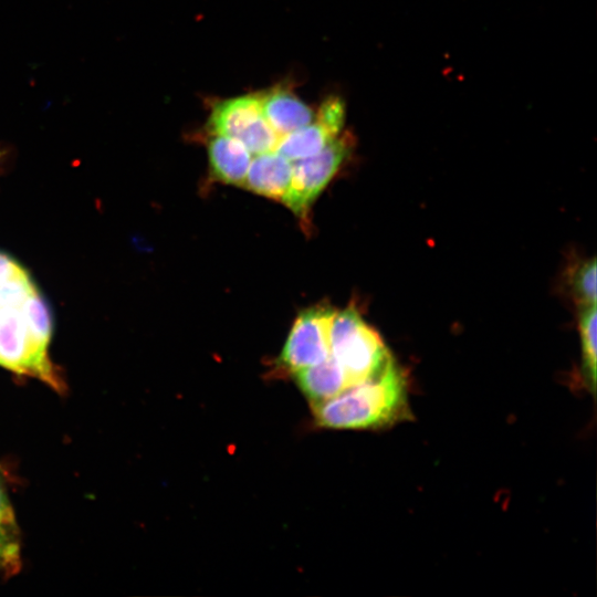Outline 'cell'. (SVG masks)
I'll return each instance as SVG.
<instances>
[{
    "instance_id": "8",
    "label": "cell",
    "mask_w": 597,
    "mask_h": 597,
    "mask_svg": "<svg viewBox=\"0 0 597 597\" xmlns=\"http://www.w3.org/2000/svg\"><path fill=\"white\" fill-rule=\"evenodd\" d=\"M259 96L262 113L280 138L314 119L312 108L287 87L276 86Z\"/></svg>"
},
{
    "instance_id": "2",
    "label": "cell",
    "mask_w": 597,
    "mask_h": 597,
    "mask_svg": "<svg viewBox=\"0 0 597 597\" xmlns=\"http://www.w3.org/2000/svg\"><path fill=\"white\" fill-rule=\"evenodd\" d=\"M312 410L316 425L328 429H378L411 417L405 377L394 359Z\"/></svg>"
},
{
    "instance_id": "14",
    "label": "cell",
    "mask_w": 597,
    "mask_h": 597,
    "mask_svg": "<svg viewBox=\"0 0 597 597\" xmlns=\"http://www.w3.org/2000/svg\"><path fill=\"white\" fill-rule=\"evenodd\" d=\"M0 541L20 545L19 528L6 483L0 474Z\"/></svg>"
},
{
    "instance_id": "16",
    "label": "cell",
    "mask_w": 597,
    "mask_h": 597,
    "mask_svg": "<svg viewBox=\"0 0 597 597\" xmlns=\"http://www.w3.org/2000/svg\"><path fill=\"white\" fill-rule=\"evenodd\" d=\"M20 566V545L0 541V576H11Z\"/></svg>"
},
{
    "instance_id": "11",
    "label": "cell",
    "mask_w": 597,
    "mask_h": 597,
    "mask_svg": "<svg viewBox=\"0 0 597 597\" xmlns=\"http://www.w3.org/2000/svg\"><path fill=\"white\" fill-rule=\"evenodd\" d=\"M338 135L314 118L310 124L282 136L275 150L293 161L318 153Z\"/></svg>"
},
{
    "instance_id": "9",
    "label": "cell",
    "mask_w": 597,
    "mask_h": 597,
    "mask_svg": "<svg viewBox=\"0 0 597 597\" xmlns=\"http://www.w3.org/2000/svg\"><path fill=\"white\" fill-rule=\"evenodd\" d=\"M211 135L207 145L211 175L218 181L242 187L253 155L234 138Z\"/></svg>"
},
{
    "instance_id": "4",
    "label": "cell",
    "mask_w": 597,
    "mask_h": 597,
    "mask_svg": "<svg viewBox=\"0 0 597 597\" xmlns=\"http://www.w3.org/2000/svg\"><path fill=\"white\" fill-rule=\"evenodd\" d=\"M353 136L339 134L318 153L292 161V180L283 200L298 218L306 219L313 202L350 155Z\"/></svg>"
},
{
    "instance_id": "13",
    "label": "cell",
    "mask_w": 597,
    "mask_h": 597,
    "mask_svg": "<svg viewBox=\"0 0 597 597\" xmlns=\"http://www.w3.org/2000/svg\"><path fill=\"white\" fill-rule=\"evenodd\" d=\"M570 286L574 297L580 307L596 305V261L580 263L572 274Z\"/></svg>"
},
{
    "instance_id": "7",
    "label": "cell",
    "mask_w": 597,
    "mask_h": 597,
    "mask_svg": "<svg viewBox=\"0 0 597 597\" xmlns=\"http://www.w3.org/2000/svg\"><path fill=\"white\" fill-rule=\"evenodd\" d=\"M291 180L292 161L274 149L252 156L242 187L283 202Z\"/></svg>"
},
{
    "instance_id": "5",
    "label": "cell",
    "mask_w": 597,
    "mask_h": 597,
    "mask_svg": "<svg viewBox=\"0 0 597 597\" xmlns=\"http://www.w3.org/2000/svg\"><path fill=\"white\" fill-rule=\"evenodd\" d=\"M208 130L239 140L252 155L274 150L280 139L262 113L259 94L216 103L209 116Z\"/></svg>"
},
{
    "instance_id": "6",
    "label": "cell",
    "mask_w": 597,
    "mask_h": 597,
    "mask_svg": "<svg viewBox=\"0 0 597 597\" xmlns=\"http://www.w3.org/2000/svg\"><path fill=\"white\" fill-rule=\"evenodd\" d=\"M333 314L334 310L329 306L316 305L297 316L279 356L281 368L293 375L329 356Z\"/></svg>"
},
{
    "instance_id": "3",
    "label": "cell",
    "mask_w": 597,
    "mask_h": 597,
    "mask_svg": "<svg viewBox=\"0 0 597 597\" xmlns=\"http://www.w3.org/2000/svg\"><path fill=\"white\" fill-rule=\"evenodd\" d=\"M329 354L343 368L349 386L376 375L392 359L378 333L353 307L334 311Z\"/></svg>"
},
{
    "instance_id": "10",
    "label": "cell",
    "mask_w": 597,
    "mask_h": 597,
    "mask_svg": "<svg viewBox=\"0 0 597 597\" xmlns=\"http://www.w3.org/2000/svg\"><path fill=\"white\" fill-rule=\"evenodd\" d=\"M296 384L312 405L325 401L349 387L341 365L331 356L293 374Z\"/></svg>"
},
{
    "instance_id": "17",
    "label": "cell",
    "mask_w": 597,
    "mask_h": 597,
    "mask_svg": "<svg viewBox=\"0 0 597 597\" xmlns=\"http://www.w3.org/2000/svg\"><path fill=\"white\" fill-rule=\"evenodd\" d=\"M1 157H2V155L0 154V168H1V164H2V161H1Z\"/></svg>"
},
{
    "instance_id": "1",
    "label": "cell",
    "mask_w": 597,
    "mask_h": 597,
    "mask_svg": "<svg viewBox=\"0 0 597 597\" xmlns=\"http://www.w3.org/2000/svg\"><path fill=\"white\" fill-rule=\"evenodd\" d=\"M51 337L52 316L38 286L18 261L0 252V367L62 392Z\"/></svg>"
},
{
    "instance_id": "12",
    "label": "cell",
    "mask_w": 597,
    "mask_h": 597,
    "mask_svg": "<svg viewBox=\"0 0 597 597\" xmlns=\"http://www.w3.org/2000/svg\"><path fill=\"white\" fill-rule=\"evenodd\" d=\"M596 305L580 307L579 337L582 347L583 377L587 388H596Z\"/></svg>"
},
{
    "instance_id": "15",
    "label": "cell",
    "mask_w": 597,
    "mask_h": 597,
    "mask_svg": "<svg viewBox=\"0 0 597 597\" xmlns=\"http://www.w3.org/2000/svg\"><path fill=\"white\" fill-rule=\"evenodd\" d=\"M314 118L332 130L341 134L345 121V104L338 96L327 97L320 106Z\"/></svg>"
}]
</instances>
